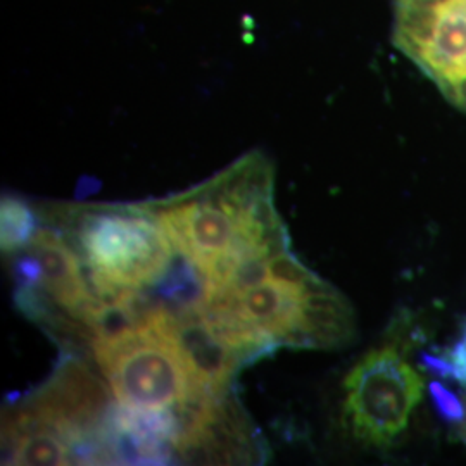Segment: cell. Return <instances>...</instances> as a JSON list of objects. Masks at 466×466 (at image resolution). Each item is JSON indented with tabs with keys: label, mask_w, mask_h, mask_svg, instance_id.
Listing matches in <instances>:
<instances>
[{
	"label": "cell",
	"mask_w": 466,
	"mask_h": 466,
	"mask_svg": "<svg viewBox=\"0 0 466 466\" xmlns=\"http://www.w3.org/2000/svg\"><path fill=\"white\" fill-rule=\"evenodd\" d=\"M142 206L209 285L227 280L246 261L289 248L273 206V169L261 152L182 196Z\"/></svg>",
	"instance_id": "1"
},
{
	"label": "cell",
	"mask_w": 466,
	"mask_h": 466,
	"mask_svg": "<svg viewBox=\"0 0 466 466\" xmlns=\"http://www.w3.org/2000/svg\"><path fill=\"white\" fill-rule=\"evenodd\" d=\"M92 350L121 406L178 411L206 396L173 333L169 308L147 306L135 325L92 337Z\"/></svg>",
	"instance_id": "2"
},
{
	"label": "cell",
	"mask_w": 466,
	"mask_h": 466,
	"mask_svg": "<svg viewBox=\"0 0 466 466\" xmlns=\"http://www.w3.org/2000/svg\"><path fill=\"white\" fill-rule=\"evenodd\" d=\"M73 235L100 296L159 285L173 267L175 248L142 204L80 211Z\"/></svg>",
	"instance_id": "3"
},
{
	"label": "cell",
	"mask_w": 466,
	"mask_h": 466,
	"mask_svg": "<svg viewBox=\"0 0 466 466\" xmlns=\"http://www.w3.org/2000/svg\"><path fill=\"white\" fill-rule=\"evenodd\" d=\"M425 394L423 371L400 335H390L352 367L344 380V423L368 448L394 446Z\"/></svg>",
	"instance_id": "4"
},
{
	"label": "cell",
	"mask_w": 466,
	"mask_h": 466,
	"mask_svg": "<svg viewBox=\"0 0 466 466\" xmlns=\"http://www.w3.org/2000/svg\"><path fill=\"white\" fill-rule=\"evenodd\" d=\"M392 44L466 111V0H394Z\"/></svg>",
	"instance_id": "5"
},
{
	"label": "cell",
	"mask_w": 466,
	"mask_h": 466,
	"mask_svg": "<svg viewBox=\"0 0 466 466\" xmlns=\"http://www.w3.org/2000/svg\"><path fill=\"white\" fill-rule=\"evenodd\" d=\"M177 415L180 458L200 463H254L259 458L256 432L244 410L228 394L190 400Z\"/></svg>",
	"instance_id": "6"
},
{
	"label": "cell",
	"mask_w": 466,
	"mask_h": 466,
	"mask_svg": "<svg viewBox=\"0 0 466 466\" xmlns=\"http://www.w3.org/2000/svg\"><path fill=\"white\" fill-rule=\"evenodd\" d=\"M28 250L38 261V287H42L44 296L86 329L88 318L102 304V296L86 280L78 250L59 233L47 228L36 232Z\"/></svg>",
	"instance_id": "7"
},
{
	"label": "cell",
	"mask_w": 466,
	"mask_h": 466,
	"mask_svg": "<svg viewBox=\"0 0 466 466\" xmlns=\"http://www.w3.org/2000/svg\"><path fill=\"white\" fill-rule=\"evenodd\" d=\"M2 227H0V242L4 252L30 248L36 235V221L35 213L26 202L16 198L2 199Z\"/></svg>",
	"instance_id": "8"
}]
</instances>
